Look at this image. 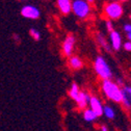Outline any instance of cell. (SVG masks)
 I'll list each match as a JSON object with an SVG mask.
<instances>
[{
	"label": "cell",
	"instance_id": "1",
	"mask_svg": "<svg viewBox=\"0 0 131 131\" xmlns=\"http://www.w3.org/2000/svg\"><path fill=\"white\" fill-rule=\"evenodd\" d=\"M102 90L108 99L117 103H121L123 101V90H121L120 86L110 79L103 80Z\"/></svg>",
	"mask_w": 131,
	"mask_h": 131
},
{
	"label": "cell",
	"instance_id": "2",
	"mask_svg": "<svg viewBox=\"0 0 131 131\" xmlns=\"http://www.w3.org/2000/svg\"><path fill=\"white\" fill-rule=\"evenodd\" d=\"M94 68H95L96 73L103 80H107L112 77V72L109 68V66L102 56H98L96 58L95 63H94Z\"/></svg>",
	"mask_w": 131,
	"mask_h": 131
},
{
	"label": "cell",
	"instance_id": "3",
	"mask_svg": "<svg viewBox=\"0 0 131 131\" xmlns=\"http://www.w3.org/2000/svg\"><path fill=\"white\" fill-rule=\"evenodd\" d=\"M72 9L74 14L79 18H85L91 12L90 4L84 0H74L72 3Z\"/></svg>",
	"mask_w": 131,
	"mask_h": 131
},
{
	"label": "cell",
	"instance_id": "4",
	"mask_svg": "<svg viewBox=\"0 0 131 131\" xmlns=\"http://www.w3.org/2000/svg\"><path fill=\"white\" fill-rule=\"evenodd\" d=\"M104 12L110 19L116 20V19H119L123 15V7L118 2H111L105 5Z\"/></svg>",
	"mask_w": 131,
	"mask_h": 131
},
{
	"label": "cell",
	"instance_id": "5",
	"mask_svg": "<svg viewBox=\"0 0 131 131\" xmlns=\"http://www.w3.org/2000/svg\"><path fill=\"white\" fill-rule=\"evenodd\" d=\"M21 15L23 17L27 18V19H38L40 17V10L36 7V6H32V5H26L22 8L21 10Z\"/></svg>",
	"mask_w": 131,
	"mask_h": 131
},
{
	"label": "cell",
	"instance_id": "6",
	"mask_svg": "<svg viewBox=\"0 0 131 131\" xmlns=\"http://www.w3.org/2000/svg\"><path fill=\"white\" fill-rule=\"evenodd\" d=\"M90 106L91 109L97 114V117H101L103 114V105L101 103V101L98 99L97 97H91V100H90Z\"/></svg>",
	"mask_w": 131,
	"mask_h": 131
},
{
	"label": "cell",
	"instance_id": "7",
	"mask_svg": "<svg viewBox=\"0 0 131 131\" xmlns=\"http://www.w3.org/2000/svg\"><path fill=\"white\" fill-rule=\"evenodd\" d=\"M90 100H91V96L89 94H86L84 92H80L78 98L75 101L80 109H84L86 107V105L90 103Z\"/></svg>",
	"mask_w": 131,
	"mask_h": 131
},
{
	"label": "cell",
	"instance_id": "8",
	"mask_svg": "<svg viewBox=\"0 0 131 131\" xmlns=\"http://www.w3.org/2000/svg\"><path fill=\"white\" fill-rule=\"evenodd\" d=\"M74 43H75V39H74V37H72V36H69L67 39L64 40L63 45H62V50H63V53H64L66 55L70 56V55L72 54L73 47H74Z\"/></svg>",
	"mask_w": 131,
	"mask_h": 131
},
{
	"label": "cell",
	"instance_id": "9",
	"mask_svg": "<svg viewBox=\"0 0 131 131\" xmlns=\"http://www.w3.org/2000/svg\"><path fill=\"white\" fill-rule=\"evenodd\" d=\"M110 42H111V46L114 50H120V48L122 46V39L121 36L118 31H111L110 32Z\"/></svg>",
	"mask_w": 131,
	"mask_h": 131
},
{
	"label": "cell",
	"instance_id": "10",
	"mask_svg": "<svg viewBox=\"0 0 131 131\" xmlns=\"http://www.w3.org/2000/svg\"><path fill=\"white\" fill-rule=\"evenodd\" d=\"M57 5L62 14H69L72 10V2L71 0H57Z\"/></svg>",
	"mask_w": 131,
	"mask_h": 131
},
{
	"label": "cell",
	"instance_id": "11",
	"mask_svg": "<svg viewBox=\"0 0 131 131\" xmlns=\"http://www.w3.org/2000/svg\"><path fill=\"white\" fill-rule=\"evenodd\" d=\"M69 63L71 66V68H73V69H81L82 68V66H83L82 60H81L79 57H77V56H72L70 58V60H69Z\"/></svg>",
	"mask_w": 131,
	"mask_h": 131
},
{
	"label": "cell",
	"instance_id": "12",
	"mask_svg": "<svg viewBox=\"0 0 131 131\" xmlns=\"http://www.w3.org/2000/svg\"><path fill=\"white\" fill-rule=\"evenodd\" d=\"M97 118H98L97 114H96L92 109H85V110L83 111V119H84V121H86V122H93V121H95Z\"/></svg>",
	"mask_w": 131,
	"mask_h": 131
},
{
	"label": "cell",
	"instance_id": "13",
	"mask_svg": "<svg viewBox=\"0 0 131 131\" xmlns=\"http://www.w3.org/2000/svg\"><path fill=\"white\" fill-rule=\"evenodd\" d=\"M103 114L107 119H110V120H113L116 118V112H114V110L108 105H105L103 107Z\"/></svg>",
	"mask_w": 131,
	"mask_h": 131
},
{
	"label": "cell",
	"instance_id": "14",
	"mask_svg": "<svg viewBox=\"0 0 131 131\" xmlns=\"http://www.w3.org/2000/svg\"><path fill=\"white\" fill-rule=\"evenodd\" d=\"M79 93H80V90H79L78 85L76 83H73L72 86H71V89H70V91H69L70 97L72 98V99L76 100L77 98H78V96H79Z\"/></svg>",
	"mask_w": 131,
	"mask_h": 131
},
{
	"label": "cell",
	"instance_id": "15",
	"mask_svg": "<svg viewBox=\"0 0 131 131\" xmlns=\"http://www.w3.org/2000/svg\"><path fill=\"white\" fill-rule=\"evenodd\" d=\"M97 40H98V43H99L102 47H104L105 49H107L108 51H110V48H109V46L107 44V41L105 40V38H104V36L102 34H97Z\"/></svg>",
	"mask_w": 131,
	"mask_h": 131
},
{
	"label": "cell",
	"instance_id": "16",
	"mask_svg": "<svg viewBox=\"0 0 131 131\" xmlns=\"http://www.w3.org/2000/svg\"><path fill=\"white\" fill-rule=\"evenodd\" d=\"M123 95L127 98V99L130 101V103H131V86L125 85L124 89H123Z\"/></svg>",
	"mask_w": 131,
	"mask_h": 131
},
{
	"label": "cell",
	"instance_id": "17",
	"mask_svg": "<svg viewBox=\"0 0 131 131\" xmlns=\"http://www.w3.org/2000/svg\"><path fill=\"white\" fill-rule=\"evenodd\" d=\"M29 34H30V36L34 38L36 41H40V39H41V35H40V32H39L38 30H36V29H34V28H31V29L29 30Z\"/></svg>",
	"mask_w": 131,
	"mask_h": 131
},
{
	"label": "cell",
	"instance_id": "18",
	"mask_svg": "<svg viewBox=\"0 0 131 131\" xmlns=\"http://www.w3.org/2000/svg\"><path fill=\"white\" fill-rule=\"evenodd\" d=\"M106 29H107V31L108 32H111V31H113V26H112V23H111V21H106Z\"/></svg>",
	"mask_w": 131,
	"mask_h": 131
},
{
	"label": "cell",
	"instance_id": "19",
	"mask_svg": "<svg viewBox=\"0 0 131 131\" xmlns=\"http://www.w3.org/2000/svg\"><path fill=\"white\" fill-rule=\"evenodd\" d=\"M124 49L126 51H131V42H126L125 44H124Z\"/></svg>",
	"mask_w": 131,
	"mask_h": 131
},
{
	"label": "cell",
	"instance_id": "20",
	"mask_svg": "<svg viewBox=\"0 0 131 131\" xmlns=\"http://www.w3.org/2000/svg\"><path fill=\"white\" fill-rule=\"evenodd\" d=\"M124 30L127 32V34H130L131 32V24H126L124 26Z\"/></svg>",
	"mask_w": 131,
	"mask_h": 131
},
{
	"label": "cell",
	"instance_id": "21",
	"mask_svg": "<svg viewBox=\"0 0 131 131\" xmlns=\"http://www.w3.org/2000/svg\"><path fill=\"white\" fill-rule=\"evenodd\" d=\"M101 131H108V129H107L106 126H102L101 127Z\"/></svg>",
	"mask_w": 131,
	"mask_h": 131
},
{
	"label": "cell",
	"instance_id": "22",
	"mask_svg": "<svg viewBox=\"0 0 131 131\" xmlns=\"http://www.w3.org/2000/svg\"><path fill=\"white\" fill-rule=\"evenodd\" d=\"M14 39H16V40H17V41H18V42H19V41H20V39H19V37H18V36H17V35H15V36H14Z\"/></svg>",
	"mask_w": 131,
	"mask_h": 131
},
{
	"label": "cell",
	"instance_id": "23",
	"mask_svg": "<svg viewBox=\"0 0 131 131\" xmlns=\"http://www.w3.org/2000/svg\"><path fill=\"white\" fill-rule=\"evenodd\" d=\"M127 37H128V39H129V42H131V32L127 35Z\"/></svg>",
	"mask_w": 131,
	"mask_h": 131
},
{
	"label": "cell",
	"instance_id": "24",
	"mask_svg": "<svg viewBox=\"0 0 131 131\" xmlns=\"http://www.w3.org/2000/svg\"><path fill=\"white\" fill-rule=\"evenodd\" d=\"M88 1H89V2H93V1H94V0H88Z\"/></svg>",
	"mask_w": 131,
	"mask_h": 131
},
{
	"label": "cell",
	"instance_id": "25",
	"mask_svg": "<svg viewBox=\"0 0 131 131\" xmlns=\"http://www.w3.org/2000/svg\"><path fill=\"white\" fill-rule=\"evenodd\" d=\"M122 1H127V0H122Z\"/></svg>",
	"mask_w": 131,
	"mask_h": 131
},
{
	"label": "cell",
	"instance_id": "26",
	"mask_svg": "<svg viewBox=\"0 0 131 131\" xmlns=\"http://www.w3.org/2000/svg\"><path fill=\"white\" fill-rule=\"evenodd\" d=\"M130 19H131V15H130Z\"/></svg>",
	"mask_w": 131,
	"mask_h": 131
},
{
	"label": "cell",
	"instance_id": "27",
	"mask_svg": "<svg viewBox=\"0 0 131 131\" xmlns=\"http://www.w3.org/2000/svg\"><path fill=\"white\" fill-rule=\"evenodd\" d=\"M130 131H131V130H130Z\"/></svg>",
	"mask_w": 131,
	"mask_h": 131
}]
</instances>
